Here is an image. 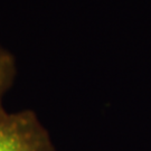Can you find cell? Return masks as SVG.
I'll use <instances>...</instances> for the list:
<instances>
[{
  "label": "cell",
  "mask_w": 151,
  "mask_h": 151,
  "mask_svg": "<svg viewBox=\"0 0 151 151\" xmlns=\"http://www.w3.org/2000/svg\"><path fill=\"white\" fill-rule=\"evenodd\" d=\"M0 151H57L32 110L7 112L0 104Z\"/></svg>",
  "instance_id": "1"
},
{
  "label": "cell",
  "mask_w": 151,
  "mask_h": 151,
  "mask_svg": "<svg viewBox=\"0 0 151 151\" xmlns=\"http://www.w3.org/2000/svg\"><path fill=\"white\" fill-rule=\"evenodd\" d=\"M16 72V62L14 56L0 46V104H2L4 95L14 84Z\"/></svg>",
  "instance_id": "2"
}]
</instances>
